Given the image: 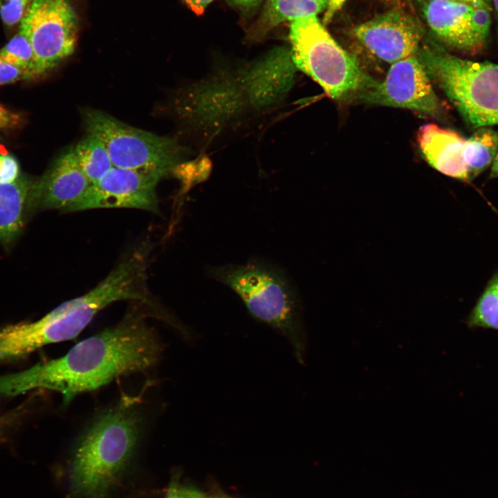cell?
<instances>
[{
  "instance_id": "cell-1",
  "label": "cell",
  "mask_w": 498,
  "mask_h": 498,
  "mask_svg": "<svg viewBox=\"0 0 498 498\" xmlns=\"http://www.w3.org/2000/svg\"><path fill=\"white\" fill-rule=\"evenodd\" d=\"M162 346L138 315L84 339L63 356L0 376V394L13 396L35 389L56 391L65 404L116 378L145 371L158 360Z\"/></svg>"
},
{
  "instance_id": "cell-2",
  "label": "cell",
  "mask_w": 498,
  "mask_h": 498,
  "mask_svg": "<svg viewBox=\"0 0 498 498\" xmlns=\"http://www.w3.org/2000/svg\"><path fill=\"white\" fill-rule=\"evenodd\" d=\"M208 273L235 293L254 318L284 336L302 363L305 338L300 304L281 269L266 261L252 260L211 266Z\"/></svg>"
},
{
  "instance_id": "cell-3",
  "label": "cell",
  "mask_w": 498,
  "mask_h": 498,
  "mask_svg": "<svg viewBox=\"0 0 498 498\" xmlns=\"http://www.w3.org/2000/svg\"><path fill=\"white\" fill-rule=\"evenodd\" d=\"M140 423L133 403L122 400L91 425L71 463L70 483L75 495L100 498L105 494L136 447Z\"/></svg>"
},
{
  "instance_id": "cell-4",
  "label": "cell",
  "mask_w": 498,
  "mask_h": 498,
  "mask_svg": "<svg viewBox=\"0 0 498 498\" xmlns=\"http://www.w3.org/2000/svg\"><path fill=\"white\" fill-rule=\"evenodd\" d=\"M416 55L470 127L498 124V64L455 56L432 37L422 41Z\"/></svg>"
},
{
  "instance_id": "cell-5",
  "label": "cell",
  "mask_w": 498,
  "mask_h": 498,
  "mask_svg": "<svg viewBox=\"0 0 498 498\" xmlns=\"http://www.w3.org/2000/svg\"><path fill=\"white\" fill-rule=\"evenodd\" d=\"M289 37L296 68L312 78L331 98L359 94L376 82L356 57L336 42L316 15L293 21Z\"/></svg>"
},
{
  "instance_id": "cell-6",
  "label": "cell",
  "mask_w": 498,
  "mask_h": 498,
  "mask_svg": "<svg viewBox=\"0 0 498 498\" xmlns=\"http://www.w3.org/2000/svg\"><path fill=\"white\" fill-rule=\"evenodd\" d=\"M88 133L107 149L113 167L162 174L164 177L178 163L182 149L172 138L129 126L102 111H82Z\"/></svg>"
},
{
  "instance_id": "cell-7",
  "label": "cell",
  "mask_w": 498,
  "mask_h": 498,
  "mask_svg": "<svg viewBox=\"0 0 498 498\" xmlns=\"http://www.w3.org/2000/svg\"><path fill=\"white\" fill-rule=\"evenodd\" d=\"M77 18L68 0H34L20 22L19 32L30 42L38 77L75 50Z\"/></svg>"
},
{
  "instance_id": "cell-8",
  "label": "cell",
  "mask_w": 498,
  "mask_h": 498,
  "mask_svg": "<svg viewBox=\"0 0 498 498\" xmlns=\"http://www.w3.org/2000/svg\"><path fill=\"white\" fill-rule=\"evenodd\" d=\"M421 12L432 37L444 47L476 55L486 46L490 4L454 0H423Z\"/></svg>"
},
{
  "instance_id": "cell-9",
  "label": "cell",
  "mask_w": 498,
  "mask_h": 498,
  "mask_svg": "<svg viewBox=\"0 0 498 498\" xmlns=\"http://www.w3.org/2000/svg\"><path fill=\"white\" fill-rule=\"evenodd\" d=\"M358 98L365 104L406 109L430 116L437 117L443 111L416 54L391 64L384 80L359 93Z\"/></svg>"
},
{
  "instance_id": "cell-10",
  "label": "cell",
  "mask_w": 498,
  "mask_h": 498,
  "mask_svg": "<svg viewBox=\"0 0 498 498\" xmlns=\"http://www.w3.org/2000/svg\"><path fill=\"white\" fill-rule=\"evenodd\" d=\"M248 105L241 78L214 76L178 94L174 110L185 122L194 127L217 129Z\"/></svg>"
},
{
  "instance_id": "cell-11",
  "label": "cell",
  "mask_w": 498,
  "mask_h": 498,
  "mask_svg": "<svg viewBox=\"0 0 498 498\" xmlns=\"http://www.w3.org/2000/svg\"><path fill=\"white\" fill-rule=\"evenodd\" d=\"M164 177L154 172L113 167L91 185L70 212L95 208H128L159 212L156 187Z\"/></svg>"
},
{
  "instance_id": "cell-12",
  "label": "cell",
  "mask_w": 498,
  "mask_h": 498,
  "mask_svg": "<svg viewBox=\"0 0 498 498\" xmlns=\"http://www.w3.org/2000/svg\"><path fill=\"white\" fill-rule=\"evenodd\" d=\"M424 29L405 10L392 9L355 26L354 37L378 59L393 64L416 53Z\"/></svg>"
},
{
  "instance_id": "cell-13",
  "label": "cell",
  "mask_w": 498,
  "mask_h": 498,
  "mask_svg": "<svg viewBox=\"0 0 498 498\" xmlns=\"http://www.w3.org/2000/svg\"><path fill=\"white\" fill-rule=\"evenodd\" d=\"M91 185L80 167L71 147L57 158L42 178L33 182L27 207L70 212Z\"/></svg>"
},
{
  "instance_id": "cell-14",
  "label": "cell",
  "mask_w": 498,
  "mask_h": 498,
  "mask_svg": "<svg viewBox=\"0 0 498 498\" xmlns=\"http://www.w3.org/2000/svg\"><path fill=\"white\" fill-rule=\"evenodd\" d=\"M295 70L290 49L285 47L271 50L252 64L241 74L248 106L256 110L275 106L292 87Z\"/></svg>"
},
{
  "instance_id": "cell-15",
  "label": "cell",
  "mask_w": 498,
  "mask_h": 498,
  "mask_svg": "<svg viewBox=\"0 0 498 498\" xmlns=\"http://www.w3.org/2000/svg\"><path fill=\"white\" fill-rule=\"evenodd\" d=\"M417 142L431 167L448 176L463 181H470L464 158L465 139L460 134L430 123L419 129Z\"/></svg>"
},
{
  "instance_id": "cell-16",
  "label": "cell",
  "mask_w": 498,
  "mask_h": 498,
  "mask_svg": "<svg viewBox=\"0 0 498 498\" xmlns=\"http://www.w3.org/2000/svg\"><path fill=\"white\" fill-rule=\"evenodd\" d=\"M32 184L21 175L15 181L0 183V241L2 243H10L21 231Z\"/></svg>"
},
{
  "instance_id": "cell-17",
  "label": "cell",
  "mask_w": 498,
  "mask_h": 498,
  "mask_svg": "<svg viewBox=\"0 0 498 498\" xmlns=\"http://www.w3.org/2000/svg\"><path fill=\"white\" fill-rule=\"evenodd\" d=\"M328 0H266L261 26L269 30L285 21L316 15L325 10Z\"/></svg>"
},
{
  "instance_id": "cell-18",
  "label": "cell",
  "mask_w": 498,
  "mask_h": 498,
  "mask_svg": "<svg viewBox=\"0 0 498 498\" xmlns=\"http://www.w3.org/2000/svg\"><path fill=\"white\" fill-rule=\"evenodd\" d=\"M498 152V131L481 127L465 140L464 158L472 180L491 165Z\"/></svg>"
},
{
  "instance_id": "cell-19",
  "label": "cell",
  "mask_w": 498,
  "mask_h": 498,
  "mask_svg": "<svg viewBox=\"0 0 498 498\" xmlns=\"http://www.w3.org/2000/svg\"><path fill=\"white\" fill-rule=\"evenodd\" d=\"M73 149L80 167L92 184L113 167L103 143L91 134L88 133Z\"/></svg>"
},
{
  "instance_id": "cell-20",
  "label": "cell",
  "mask_w": 498,
  "mask_h": 498,
  "mask_svg": "<svg viewBox=\"0 0 498 498\" xmlns=\"http://www.w3.org/2000/svg\"><path fill=\"white\" fill-rule=\"evenodd\" d=\"M470 326L498 330V273L489 282L468 320Z\"/></svg>"
},
{
  "instance_id": "cell-21",
  "label": "cell",
  "mask_w": 498,
  "mask_h": 498,
  "mask_svg": "<svg viewBox=\"0 0 498 498\" xmlns=\"http://www.w3.org/2000/svg\"><path fill=\"white\" fill-rule=\"evenodd\" d=\"M0 58L25 70L32 79L38 77L33 48L29 41L20 33L0 50Z\"/></svg>"
},
{
  "instance_id": "cell-22",
  "label": "cell",
  "mask_w": 498,
  "mask_h": 498,
  "mask_svg": "<svg viewBox=\"0 0 498 498\" xmlns=\"http://www.w3.org/2000/svg\"><path fill=\"white\" fill-rule=\"evenodd\" d=\"M34 0H0V17L8 27L21 22Z\"/></svg>"
},
{
  "instance_id": "cell-23",
  "label": "cell",
  "mask_w": 498,
  "mask_h": 498,
  "mask_svg": "<svg viewBox=\"0 0 498 498\" xmlns=\"http://www.w3.org/2000/svg\"><path fill=\"white\" fill-rule=\"evenodd\" d=\"M29 79L27 71L0 58V86Z\"/></svg>"
},
{
  "instance_id": "cell-24",
  "label": "cell",
  "mask_w": 498,
  "mask_h": 498,
  "mask_svg": "<svg viewBox=\"0 0 498 498\" xmlns=\"http://www.w3.org/2000/svg\"><path fill=\"white\" fill-rule=\"evenodd\" d=\"M19 176V167L16 159L8 154L0 155V183L15 181Z\"/></svg>"
},
{
  "instance_id": "cell-25",
  "label": "cell",
  "mask_w": 498,
  "mask_h": 498,
  "mask_svg": "<svg viewBox=\"0 0 498 498\" xmlns=\"http://www.w3.org/2000/svg\"><path fill=\"white\" fill-rule=\"evenodd\" d=\"M19 122L18 115L0 104V128H11L17 126Z\"/></svg>"
},
{
  "instance_id": "cell-26",
  "label": "cell",
  "mask_w": 498,
  "mask_h": 498,
  "mask_svg": "<svg viewBox=\"0 0 498 498\" xmlns=\"http://www.w3.org/2000/svg\"><path fill=\"white\" fill-rule=\"evenodd\" d=\"M347 0H328V4L323 17L324 24L329 23L334 15L342 7Z\"/></svg>"
},
{
  "instance_id": "cell-27",
  "label": "cell",
  "mask_w": 498,
  "mask_h": 498,
  "mask_svg": "<svg viewBox=\"0 0 498 498\" xmlns=\"http://www.w3.org/2000/svg\"><path fill=\"white\" fill-rule=\"evenodd\" d=\"M185 4L190 8V10L195 14L200 15H202L207 6L213 0H183Z\"/></svg>"
},
{
  "instance_id": "cell-28",
  "label": "cell",
  "mask_w": 498,
  "mask_h": 498,
  "mask_svg": "<svg viewBox=\"0 0 498 498\" xmlns=\"http://www.w3.org/2000/svg\"><path fill=\"white\" fill-rule=\"evenodd\" d=\"M232 4L243 10H250L257 7L261 0H228Z\"/></svg>"
},
{
  "instance_id": "cell-29",
  "label": "cell",
  "mask_w": 498,
  "mask_h": 498,
  "mask_svg": "<svg viewBox=\"0 0 498 498\" xmlns=\"http://www.w3.org/2000/svg\"><path fill=\"white\" fill-rule=\"evenodd\" d=\"M178 498H208L203 493L192 489H180L176 490Z\"/></svg>"
},
{
  "instance_id": "cell-30",
  "label": "cell",
  "mask_w": 498,
  "mask_h": 498,
  "mask_svg": "<svg viewBox=\"0 0 498 498\" xmlns=\"http://www.w3.org/2000/svg\"><path fill=\"white\" fill-rule=\"evenodd\" d=\"M489 177L490 178L498 177V152L497 153L492 164Z\"/></svg>"
},
{
  "instance_id": "cell-31",
  "label": "cell",
  "mask_w": 498,
  "mask_h": 498,
  "mask_svg": "<svg viewBox=\"0 0 498 498\" xmlns=\"http://www.w3.org/2000/svg\"><path fill=\"white\" fill-rule=\"evenodd\" d=\"M459 1L473 3H488L490 4L491 0H454Z\"/></svg>"
},
{
  "instance_id": "cell-32",
  "label": "cell",
  "mask_w": 498,
  "mask_h": 498,
  "mask_svg": "<svg viewBox=\"0 0 498 498\" xmlns=\"http://www.w3.org/2000/svg\"><path fill=\"white\" fill-rule=\"evenodd\" d=\"M8 418L7 416H0V434L6 423L8 422Z\"/></svg>"
},
{
  "instance_id": "cell-33",
  "label": "cell",
  "mask_w": 498,
  "mask_h": 498,
  "mask_svg": "<svg viewBox=\"0 0 498 498\" xmlns=\"http://www.w3.org/2000/svg\"><path fill=\"white\" fill-rule=\"evenodd\" d=\"M166 498H178L176 490L172 489L167 495Z\"/></svg>"
},
{
  "instance_id": "cell-34",
  "label": "cell",
  "mask_w": 498,
  "mask_h": 498,
  "mask_svg": "<svg viewBox=\"0 0 498 498\" xmlns=\"http://www.w3.org/2000/svg\"><path fill=\"white\" fill-rule=\"evenodd\" d=\"M491 1L493 3L498 23V0H491Z\"/></svg>"
},
{
  "instance_id": "cell-35",
  "label": "cell",
  "mask_w": 498,
  "mask_h": 498,
  "mask_svg": "<svg viewBox=\"0 0 498 498\" xmlns=\"http://www.w3.org/2000/svg\"><path fill=\"white\" fill-rule=\"evenodd\" d=\"M6 154H8L6 147L3 145L0 144V155Z\"/></svg>"
},
{
  "instance_id": "cell-36",
  "label": "cell",
  "mask_w": 498,
  "mask_h": 498,
  "mask_svg": "<svg viewBox=\"0 0 498 498\" xmlns=\"http://www.w3.org/2000/svg\"><path fill=\"white\" fill-rule=\"evenodd\" d=\"M209 498H223V497H209Z\"/></svg>"
},
{
  "instance_id": "cell-37",
  "label": "cell",
  "mask_w": 498,
  "mask_h": 498,
  "mask_svg": "<svg viewBox=\"0 0 498 498\" xmlns=\"http://www.w3.org/2000/svg\"><path fill=\"white\" fill-rule=\"evenodd\" d=\"M385 1H389V0H385Z\"/></svg>"
}]
</instances>
